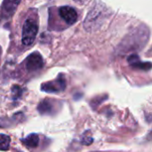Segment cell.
<instances>
[{"mask_svg":"<svg viewBox=\"0 0 152 152\" xmlns=\"http://www.w3.org/2000/svg\"><path fill=\"white\" fill-rule=\"evenodd\" d=\"M110 15V9L101 0H96L84 20V28L87 32H94L102 27Z\"/></svg>","mask_w":152,"mask_h":152,"instance_id":"6da1fadb","label":"cell"},{"mask_svg":"<svg viewBox=\"0 0 152 152\" xmlns=\"http://www.w3.org/2000/svg\"><path fill=\"white\" fill-rule=\"evenodd\" d=\"M38 32V24L36 20L33 18H28L24 21L23 27H22V33H21V43L26 45H31Z\"/></svg>","mask_w":152,"mask_h":152,"instance_id":"7a4b0ae2","label":"cell"},{"mask_svg":"<svg viewBox=\"0 0 152 152\" xmlns=\"http://www.w3.org/2000/svg\"><path fill=\"white\" fill-rule=\"evenodd\" d=\"M66 79L64 78L63 75H59L58 77L53 81L46 82L42 84L41 90L45 93H59L62 92L66 88Z\"/></svg>","mask_w":152,"mask_h":152,"instance_id":"3957f363","label":"cell"},{"mask_svg":"<svg viewBox=\"0 0 152 152\" xmlns=\"http://www.w3.org/2000/svg\"><path fill=\"white\" fill-rule=\"evenodd\" d=\"M43 67H44L43 57L37 52L32 53L26 59V69L28 72L37 71V70L41 69Z\"/></svg>","mask_w":152,"mask_h":152,"instance_id":"277c9868","label":"cell"},{"mask_svg":"<svg viewBox=\"0 0 152 152\" xmlns=\"http://www.w3.org/2000/svg\"><path fill=\"white\" fill-rule=\"evenodd\" d=\"M21 0H4L1 7V17L3 19L11 18L18 9Z\"/></svg>","mask_w":152,"mask_h":152,"instance_id":"5b68a950","label":"cell"},{"mask_svg":"<svg viewBox=\"0 0 152 152\" xmlns=\"http://www.w3.org/2000/svg\"><path fill=\"white\" fill-rule=\"evenodd\" d=\"M59 15L68 25H73L77 20L78 17L77 11L73 7L69 5L60 7Z\"/></svg>","mask_w":152,"mask_h":152,"instance_id":"8992f818","label":"cell"},{"mask_svg":"<svg viewBox=\"0 0 152 152\" xmlns=\"http://www.w3.org/2000/svg\"><path fill=\"white\" fill-rule=\"evenodd\" d=\"M37 110L41 115H53L55 110L54 103L50 99H45L38 104Z\"/></svg>","mask_w":152,"mask_h":152,"instance_id":"52a82bcc","label":"cell"},{"mask_svg":"<svg viewBox=\"0 0 152 152\" xmlns=\"http://www.w3.org/2000/svg\"><path fill=\"white\" fill-rule=\"evenodd\" d=\"M127 61H128V63L130 64V66H132L133 68H135V69H143V70H150L151 68V62L141 61L139 57L135 54L129 56Z\"/></svg>","mask_w":152,"mask_h":152,"instance_id":"ba28073f","label":"cell"},{"mask_svg":"<svg viewBox=\"0 0 152 152\" xmlns=\"http://www.w3.org/2000/svg\"><path fill=\"white\" fill-rule=\"evenodd\" d=\"M22 142L28 148H37L39 143V136L37 134H31L22 140Z\"/></svg>","mask_w":152,"mask_h":152,"instance_id":"9c48e42d","label":"cell"},{"mask_svg":"<svg viewBox=\"0 0 152 152\" xmlns=\"http://www.w3.org/2000/svg\"><path fill=\"white\" fill-rule=\"evenodd\" d=\"M11 138L5 134H0V151H8L10 148Z\"/></svg>","mask_w":152,"mask_h":152,"instance_id":"30bf717a","label":"cell"},{"mask_svg":"<svg viewBox=\"0 0 152 152\" xmlns=\"http://www.w3.org/2000/svg\"><path fill=\"white\" fill-rule=\"evenodd\" d=\"M21 94H22V90H21V88L20 86H12V95L13 100L19 99L20 97Z\"/></svg>","mask_w":152,"mask_h":152,"instance_id":"8fae6325","label":"cell"},{"mask_svg":"<svg viewBox=\"0 0 152 152\" xmlns=\"http://www.w3.org/2000/svg\"><path fill=\"white\" fill-rule=\"evenodd\" d=\"M81 142L85 145H90L93 142V139H92V137H86L85 135H83V138H82Z\"/></svg>","mask_w":152,"mask_h":152,"instance_id":"7c38bea8","label":"cell"},{"mask_svg":"<svg viewBox=\"0 0 152 152\" xmlns=\"http://www.w3.org/2000/svg\"><path fill=\"white\" fill-rule=\"evenodd\" d=\"M80 1H84V0H80Z\"/></svg>","mask_w":152,"mask_h":152,"instance_id":"4fadbf2b","label":"cell"}]
</instances>
